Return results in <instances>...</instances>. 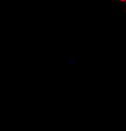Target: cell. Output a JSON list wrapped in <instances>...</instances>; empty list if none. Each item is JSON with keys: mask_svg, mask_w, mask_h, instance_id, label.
<instances>
[{"mask_svg": "<svg viewBox=\"0 0 126 131\" xmlns=\"http://www.w3.org/2000/svg\"><path fill=\"white\" fill-rule=\"evenodd\" d=\"M122 1H125V0H122Z\"/></svg>", "mask_w": 126, "mask_h": 131, "instance_id": "cell-1", "label": "cell"}]
</instances>
